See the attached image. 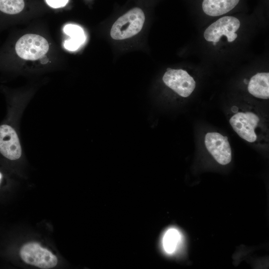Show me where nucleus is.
I'll return each mask as SVG.
<instances>
[{
    "label": "nucleus",
    "instance_id": "1",
    "mask_svg": "<svg viewBox=\"0 0 269 269\" xmlns=\"http://www.w3.org/2000/svg\"><path fill=\"white\" fill-rule=\"evenodd\" d=\"M145 20L141 9L134 7L120 17L113 24L111 36L116 40H122L137 34L142 29Z\"/></svg>",
    "mask_w": 269,
    "mask_h": 269
},
{
    "label": "nucleus",
    "instance_id": "2",
    "mask_svg": "<svg viewBox=\"0 0 269 269\" xmlns=\"http://www.w3.org/2000/svg\"><path fill=\"white\" fill-rule=\"evenodd\" d=\"M20 256L27 264L43 269L53 268L58 263L54 254L36 242L24 244L20 249Z\"/></svg>",
    "mask_w": 269,
    "mask_h": 269
},
{
    "label": "nucleus",
    "instance_id": "3",
    "mask_svg": "<svg viewBox=\"0 0 269 269\" xmlns=\"http://www.w3.org/2000/svg\"><path fill=\"white\" fill-rule=\"evenodd\" d=\"M240 25V20L235 17H222L206 29L204 32V38L208 42H212L214 45H216L223 35L226 36L229 42H233L237 38L236 32Z\"/></svg>",
    "mask_w": 269,
    "mask_h": 269
},
{
    "label": "nucleus",
    "instance_id": "4",
    "mask_svg": "<svg viewBox=\"0 0 269 269\" xmlns=\"http://www.w3.org/2000/svg\"><path fill=\"white\" fill-rule=\"evenodd\" d=\"M15 49L20 58L35 60L47 53L49 49V44L44 37L39 35L27 34L17 40Z\"/></svg>",
    "mask_w": 269,
    "mask_h": 269
},
{
    "label": "nucleus",
    "instance_id": "5",
    "mask_svg": "<svg viewBox=\"0 0 269 269\" xmlns=\"http://www.w3.org/2000/svg\"><path fill=\"white\" fill-rule=\"evenodd\" d=\"M162 80L167 86L185 98L191 94L196 86L193 78L182 69H168Z\"/></svg>",
    "mask_w": 269,
    "mask_h": 269
},
{
    "label": "nucleus",
    "instance_id": "6",
    "mask_svg": "<svg viewBox=\"0 0 269 269\" xmlns=\"http://www.w3.org/2000/svg\"><path fill=\"white\" fill-rule=\"evenodd\" d=\"M259 120L258 116L252 112H238L231 118L230 123L235 132L242 138L253 142L257 139L255 129Z\"/></svg>",
    "mask_w": 269,
    "mask_h": 269
},
{
    "label": "nucleus",
    "instance_id": "7",
    "mask_svg": "<svg viewBox=\"0 0 269 269\" xmlns=\"http://www.w3.org/2000/svg\"><path fill=\"white\" fill-rule=\"evenodd\" d=\"M205 146L214 158L220 164L226 165L232 159V151L227 136L216 132L207 133L205 136Z\"/></svg>",
    "mask_w": 269,
    "mask_h": 269
},
{
    "label": "nucleus",
    "instance_id": "8",
    "mask_svg": "<svg viewBox=\"0 0 269 269\" xmlns=\"http://www.w3.org/2000/svg\"><path fill=\"white\" fill-rule=\"evenodd\" d=\"M248 90L254 97L268 99L269 98V73H258L253 76L248 84Z\"/></svg>",
    "mask_w": 269,
    "mask_h": 269
},
{
    "label": "nucleus",
    "instance_id": "9",
    "mask_svg": "<svg viewBox=\"0 0 269 269\" xmlns=\"http://www.w3.org/2000/svg\"><path fill=\"white\" fill-rule=\"evenodd\" d=\"M240 0H203L202 9L205 13L211 16L225 14L233 9Z\"/></svg>",
    "mask_w": 269,
    "mask_h": 269
},
{
    "label": "nucleus",
    "instance_id": "10",
    "mask_svg": "<svg viewBox=\"0 0 269 269\" xmlns=\"http://www.w3.org/2000/svg\"><path fill=\"white\" fill-rule=\"evenodd\" d=\"M63 30L71 38L64 42V46L66 49L70 51L76 50L85 41L86 36L80 26L72 24H67L64 26Z\"/></svg>",
    "mask_w": 269,
    "mask_h": 269
},
{
    "label": "nucleus",
    "instance_id": "11",
    "mask_svg": "<svg viewBox=\"0 0 269 269\" xmlns=\"http://www.w3.org/2000/svg\"><path fill=\"white\" fill-rule=\"evenodd\" d=\"M181 239L179 232L175 228L168 229L164 234L162 244L164 251L172 254L176 250Z\"/></svg>",
    "mask_w": 269,
    "mask_h": 269
},
{
    "label": "nucleus",
    "instance_id": "12",
    "mask_svg": "<svg viewBox=\"0 0 269 269\" xmlns=\"http://www.w3.org/2000/svg\"><path fill=\"white\" fill-rule=\"evenodd\" d=\"M24 6L23 0H0V10L9 14L21 12Z\"/></svg>",
    "mask_w": 269,
    "mask_h": 269
},
{
    "label": "nucleus",
    "instance_id": "13",
    "mask_svg": "<svg viewBox=\"0 0 269 269\" xmlns=\"http://www.w3.org/2000/svg\"><path fill=\"white\" fill-rule=\"evenodd\" d=\"M47 3L53 8H58L64 6L68 0H46Z\"/></svg>",
    "mask_w": 269,
    "mask_h": 269
},
{
    "label": "nucleus",
    "instance_id": "14",
    "mask_svg": "<svg viewBox=\"0 0 269 269\" xmlns=\"http://www.w3.org/2000/svg\"><path fill=\"white\" fill-rule=\"evenodd\" d=\"M2 178H3V175L1 173V172L0 171V184L2 182Z\"/></svg>",
    "mask_w": 269,
    "mask_h": 269
}]
</instances>
